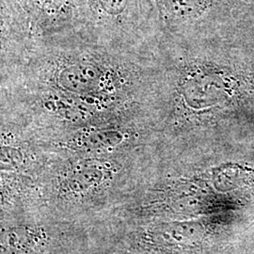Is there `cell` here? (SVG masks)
<instances>
[{"label": "cell", "instance_id": "cell-1", "mask_svg": "<svg viewBox=\"0 0 254 254\" xmlns=\"http://www.w3.org/2000/svg\"><path fill=\"white\" fill-rule=\"evenodd\" d=\"M34 72L37 107L81 128L125 119L139 87L131 62L91 49L47 53Z\"/></svg>", "mask_w": 254, "mask_h": 254}, {"label": "cell", "instance_id": "cell-2", "mask_svg": "<svg viewBox=\"0 0 254 254\" xmlns=\"http://www.w3.org/2000/svg\"><path fill=\"white\" fill-rule=\"evenodd\" d=\"M117 173V165L108 159L76 161L62 174L59 193L64 198H78L91 194L111 181Z\"/></svg>", "mask_w": 254, "mask_h": 254}, {"label": "cell", "instance_id": "cell-3", "mask_svg": "<svg viewBox=\"0 0 254 254\" xmlns=\"http://www.w3.org/2000/svg\"><path fill=\"white\" fill-rule=\"evenodd\" d=\"M84 127L71 136L64 146L80 152H100L123 145L128 139L127 130L114 125Z\"/></svg>", "mask_w": 254, "mask_h": 254}, {"label": "cell", "instance_id": "cell-4", "mask_svg": "<svg viewBox=\"0 0 254 254\" xmlns=\"http://www.w3.org/2000/svg\"><path fill=\"white\" fill-rule=\"evenodd\" d=\"M160 21L169 27L200 21L212 7L213 0H154Z\"/></svg>", "mask_w": 254, "mask_h": 254}, {"label": "cell", "instance_id": "cell-5", "mask_svg": "<svg viewBox=\"0 0 254 254\" xmlns=\"http://www.w3.org/2000/svg\"><path fill=\"white\" fill-rule=\"evenodd\" d=\"M47 241L48 236L43 228L20 225L8 230L4 244L9 254H33L42 250Z\"/></svg>", "mask_w": 254, "mask_h": 254}]
</instances>
